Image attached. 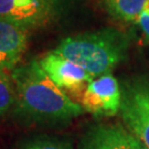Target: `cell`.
Here are the masks:
<instances>
[{
    "label": "cell",
    "mask_w": 149,
    "mask_h": 149,
    "mask_svg": "<svg viewBox=\"0 0 149 149\" xmlns=\"http://www.w3.org/2000/svg\"><path fill=\"white\" fill-rule=\"evenodd\" d=\"M119 114L124 126L149 149V75H135L120 84Z\"/></svg>",
    "instance_id": "3"
},
{
    "label": "cell",
    "mask_w": 149,
    "mask_h": 149,
    "mask_svg": "<svg viewBox=\"0 0 149 149\" xmlns=\"http://www.w3.org/2000/svg\"><path fill=\"white\" fill-rule=\"evenodd\" d=\"M29 30L0 19V70L8 73L20 65L29 45Z\"/></svg>",
    "instance_id": "8"
},
{
    "label": "cell",
    "mask_w": 149,
    "mask_h": 149,
    "mask_svg": "<svg viewBox=\"0 0 149 149\" xmlns=\"http://www.w3.org/2000/svg\"><path fill=\"white\" fill-rule=\"evenodd\" d=\"M129 38L116 29H101L64 38L52 50L90 73L93 79L111 73L126 59Z\"/></svg>",
    "instance_id": "2"
},
{
    "label": "cell",
    "mask_w": 149,
    "mask_h": 149,
    "mask_svg": "<svg viewBox=\"0 0 149 149\" xmlns=\"http://www.w3.org/2000/svg\"><path fill=\"white\" fill-rule=\"evenodd\" d=\"M148 0H101L109 16L118 21L136 22Z\"/></svg>",
    "instance_id": "9"
},
{
    "label": "cell",
    "mask_w": 149,
    "mask_h": 149,
    "mask_svg": "<svg viewBox=\"0 0 149 149\" xmlns=\"http://www.w3.org/2000/svg\"><path fill=\"white\" fill-rule=\"evenodd\" d=\"M10 76L16 92L11 114L26 125L59 126L85 113L79 103L51 81L38 60L18 65Z\"/></svg>",
    "instance_id": "1"
},
{
    "label": "cell",
    "mask_w": 149,
    "mask_h": 149,
    "mask_svg": "<svg viewBox=\"0 0 149 149\" xmlns=\"http://www.w3.org/2000/svg\"><path fill=\"white\" fill-rule=\"evenodd\" d=\"M15 149H74V147L68 138L40 134L20 139Z\"/></svg>",
    "instance_id": "10"
},
{
    "label": "cell",
    "mask_w": 149,
    "mask_h": 149,
    "mask_svg": "<svg viewBox=\"0 0 149 149\" xmlns=\"http://www.w3.org/2000/svg\"><path fill=\"white\" fill-rule=\"evenodd\" d=\"M38 61L51 81L63 91H81L93 80V76L80 65L53 51L44 54Z\"/></svg>",
    "instance_id": "7"
},
{
    "label": "cell",
    "mask_w": 149,
    "mask_h": 149,
    "mask_svg": "<svg viewBox=\"0 0 149 149\" xmlns=\"http://www.w3.org/2000/svg\"><path fill=\"white\" fill-rule=\"evenodd\" d=\"M120 103V84L112 73H107L93 79L83 88L79 104L95 117H112L119 113Z\"/></svg>",
    "instance_id": "4"
},
{
    "label": "cell",
    "mask_w": 149,
    "mask_h": 149,
    "mask_svg": "<svg viewBox=\"0 0 149 149\" xmlns=\"http://www.w3.org/2000/svg\"><path fill=\"white\" fill-rule=\"evenodd\" d=\"M137 26L140 28V30L144 33L146 40L149 42V0L146 2L145 7L136 20Z\"/></svg>",
    "instance_id": "12"
},
{
    "label": "cell",
    "mask_w": 149,
    "mask_h": 149,
    "mask_svg": "<svg viewBox=\"0 0 149 149\" xmlns=\"http://www.w3.org/2000/svg\"><path fill=\"white\" fill-rule=\"evenodd\" d=\"M15 102L16 92L10 73L0 70V119L12 113Z\"/></svg>",
    "instance_id": "11"
},
{
    "label": "cell",
    "mask_w": 149,
    "mask_h": 149,
    "mask_svg": "<svg viewBox=\"0 0 149 149\" xmlns=\"http://www.w3.org/2000/svg\"><path fill=\"white\" fill-rule=\"evenodd\" d=\"M77 149H147L120 124H94L82 134Z\"/></svg>",
    "instance_id": "6"
},
{
    "label": "cell",
    "mask_w": 149,
    "mask_h": 149,
    "mask_svg": "<svg viewBox=\"0 0 149 149\" xmlns=\"http://www.w3.org/2000/svg\"><path fill=\"white\" fill-rule=\"evenodd\" d=\"M54 0H0V19L31 31L52 20Z\"/></svg>",
    "instance_id": "5"
}]
</instances>
